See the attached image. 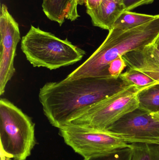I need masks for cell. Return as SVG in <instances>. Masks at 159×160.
I'll return each instance as SVG.
<instances>
[{
  "mask_svg": "<svg viewBox=\"0 0 159 160\" xmlns=\"http://www.w3.org/2000/svg\"><path fill=\"white\" fill-rule=\"evenodd\" d=\"M120 78H87L46 83L39 100L44 114L58 129L85 109L128 86Z\"/></svg>",
  "mask_w": 159,
  "mask_h": 160,
  "instance_id": "1",
  "label": "cell"
},
{
  "mask_svg": "<svg viewBox=\"0 0 159 160\" xmlns=\"http://www.w3.org/2000/svg\"><path fill=\"white\" fill-rule=\"evenodd\" d=\"M159 37V14L153 20L135 28H113L91 56L65 79L111 78L108 72V66L111 62L130 52L153 44Z\"/></svg>",
  "mask_w": 159,
  "mask_h": 160,
  "instance_id": "2",
  "label": "cell"
},
{
  "mask_svg": "<svg viewBox=\"0 0 159 160\" xmlns=\"http://www.w3.org/2000/svg\"><path fill=\"white\" fill-rule=\"evenodd\" d=\"M21 48L34 67L55 70L81 61L86 52L68 40L31 25L22 38Z\"/></svg>",
  "mask_w": 159,
  "mask_h": 160,
  "instance_id": "3",
  "label": "cell"
},
{
  "mask_svg": "<svg viewBox=\"0 0 159 160\" xmlns=\"http://www.w3.org/2000/svg\"><path fill=\"white\" fill-rule=\"evenodd\" d=\"M1 155L26 160L36 144L31 118L5 98L0 100Z\"/></svg>",
  "mask_w": 159,
  "mask_h": 160,
  "instance_id": "4",
  "label": "cell"
},
{
  "mask_svg": "<svg viewBox=\"0 0 159 160\" xmlns=\"http://www.w3.org/2000/svg\"><path fill=\"white\" fill-rule=\"evenodd\" d=\"M145 89L134 85L125 87L83 110L69 124L106 131L125 115L139 108L138 94Z\"/></svg>",
  "mask_w": 159,
  "mask_h": 160,
  "instance_id": "5",
  "label": "cell"
},
{
  "mask_svg": "<svg viewBox=\"0 0 159 160\" xmlns=\"http://www.w3.org/2000/svg\"><path fill=\"white\" fill-rule=\"evenodd\" d=\"M58 130L64 142L84 159L119 148H132L131 144L108 131L97 130L71 124Z\"/></svg>",
  "mask_w": 159,
  "mask_h": 160,
  "instance_id": "6",
  "label": "cell"
},
{
  "mask_svg": "<svg viewBox=\"0 0 159 160\" xmlns=\"http://www.w3.org/2000/svg\"><path fill=\"white\" fill-rule=\"evenodd\" d=\"M106 131L129 144L159 145V120L139 108L125 115Z\"/></svg>",
  "mask_w": 159,
  "mask_h": 160,
  "instance_id": "7",
  "label": "cell"
},
{
  "mask_svg": "<svg viewBox=\"0 0 159 160\" xmlns=\"http://www.w3.org/2000/svg\"><path fill=\"white\" fill-rule=\"evenodd\" d=\"M0 34V95L2 96L5 91L7 84L16 72L14 59L21 39L18 23L4 4L1 8Z\"/></svg>",
  "mask_w": 159,
  "mask_h": 160,
  "instance_id": "8",
  "label": "cell"
},
{
  "mask_svg": "<svg viewBox=\"0 0 159 160\" xmlns=\"http://www.w3.org/2000/svg\"><path fill=\"white\" fill-rule=\"evenodd\" d=\"M154 43L130 52L122 57L129 68L143 73L159 82V58L154 49Z\"/></svg>",
  "mask_w": 159,
  "mask_h": 160,
  "instance_id": "9",
  "label": "cell"
},
{
  "mask_svg": "<svg viewBox=\"0 0 159 160\" xmlns=\"http://www.w3.org/2000/svg\"><path fill=\"white\" fill-rule=\"evenodd\" d=\"M124 11L122 0H102L98 8L87 14L91 18L93 26L109 31Z\"/></svg>",
  "mask_w": 159,
  "mask_h": 160,
  "instance_id": "10",
  "label": "cell"
},
{
  "mask_svg": "<svg viewBox=\"0 0 159 160\" xmlns=\"http://www.w3.org/2000/svg\"><path fill=\"white\" fill-rule=\"evenodd\" d=\"M71 0H43L42 7L45 15L61 26L67 17Z\"/></svg>",
  "mask_w": 159,
  "mask_h": 160,
  "instance_id": "11",
  "label": "cell"
},
{
  "mask_svg": "<svg viewBox=\"0 0 159 160\" xmlns=\"http://www.w3.org/2000/svg\"><path fill=\"white\" fill-rule=\"evenodd\" d=\"M158 15H147L125 10L118 18L113 28L126 29L135 28L153 20Z\"/></svg>",
  "mask_w": 159,
  "mask_h": 160,
  "instance_id": "12",
  "label": "cell"
},
{
  "mask_svg": "<svg viewBox=\"0 0 159 160\" xmlns=\"http://www.w3.org/2000/svg\"><path fill=\"white\" fill-rule=\"evenodd\" d=\"M139 108L148 112L159 111V84L146 88L138 94Z\"/></svg>",
  "mask_w": 159,
  "mask_h": 160,
  "instance_id": "13",
  "label": "cell"
},
{
  "mask_svg": "<svg viewBox=\"0 0 159 160\" xmlns=\"http://www.w3.org/2000/svg\"><path fill=\"white\" fill-rule=\"evenodd\" d=\"M127 85H134L142 88H147L159 84L147 75L137 70L129 68L119 77Z\"/></svg>",
  "mask_w": 159,
  "mask_h": 160,
  "instance_id": "14",
  "label": "cell"
},
{
  "mask_svg": "<svg viewBox=\"0 0 159 160\" xmlns=\"http://www.w3.org/2000/svg\"><path fill=\"white\" fill-rule=\"evenodd\" d=\"M131 160H159V145L134 143H132Z\"/></svg>",
  "mask_w": 159,
  "mask_h": 160,
  "instance_id": "15",
  "label": "cell"
},
{
  "mask_svg": "<svg viewBox=\"0 0 159 160\" xmlns=\"http://www.w3.org/2000/svg\"><path fill=\"white\" fill-rule=\"evenodd\" d=\"M132 153V148H125L92 156L84 160H131Z\"/></svg>",
  "mask_w": 159,
  "mask_h": 160,
  "instance_id": "16",
  "label": "cell"
},
{
  "mask_svg": "<svg viewBox=\"0 0 159 160\" xmlns=\"http://www.w3.org/2000/svg\"><path fill=\"white\" fill-rule=\"evenodd\" d=\"M127 66V63L122 56H119L118 58L111 62L109 65L108 74L111 78H119V76Z\"/></svg>",
  "mask_w": 159,
  "mask_h": 160,
  "instance_id": "17",
  "label": "cell"
},
{
  "mask_svg": "<svg viewBox=\"0 0 159 160\" xmlns=\"http://www.w3.org/2000/svg\"><path fill=\"white\" fill-rule=\"evenodd\" d=\"M85 4V0H71L69 12L66 19L74 21L79 17L77 12V6Z\"/></svg>",
  "mask_w": 159,
  "mask_h": 160,
  "instance_id": "18",
  "label": "cell"
},
{
  "mask_svg": "<svg viewBox=\"0 0 159 160\" xmlns=\"http://www.w3.org/2000/svg\"><path fill=\"white\" fill-rule=\"evenodd\" d=\"M155 0H123L125 10L130 11L138 7L152 3Z\"/></svg>",
  "mask_w": 159,
  "mask_h": 160,
  "instance_id": "19",
  "label": "cell"
},
{
  "mask_svg": "<svg viewBox=\"0 0 159 160\" xmlns=\"http://www.w3.org/2000/svg\"><path fill=\"white\" fill-rule=\"evenodd\" d=\"M102 2V0H85V4L87 7V13L97 9Z\"/></svg>",
  "mask_w": 159,
  "mask_h": 160,
  "instance_id": "20",
  "label": "cell"
},
{
  "mask_svg": "<svg viewBox=\"0 0 159 160\" xmlns=\"http://www.w3.org/2000/svg\"><path fill=\"white\" fill-rule=\"evenodd\" d=\"M154 49L159 58V37L154 43Z\"/></svg>",
  "mask_w": 159,
  "mask_h": 160,
  "instance_id": "21",
  "label": "cell"
},
{
  "mask_svg": "<svg viewBox=\"0 0 159 160\" xmlns=\"http://www.w3.org/2000/svg\"><path fill=\"white\" fill-rule=\"evenodd\" d=\"M151 115L155 118H157V119L159 120V111L158 112H155L151 113Z\"/></svg>",
  "mask_w": 159,
  "mask_h": 160,
  "instance_id": "22",
  "label": "cell"
},
{
  "mask_svg": "<svg viewBox=\"0 0 159 160\" xmlns=\"http://www.w3.org/2000/svg\"><path fill=\"white\" fill-rule=\"evenodd\" d=\"M0 160H13L10 158H8V157H6V156H3V155H1V157H0Z\"/></svg>",
  "mask_w": 159,
  "mask_h": 160,
  "instance_id": "23",
  "label": "cell"
},
{
  "mask_svg": "<svg viewBox=\"0 0 159 160\" xmlns=\"http://www.w3.org/2000/svg\"><path fill=\"white\" fill-rule=\"evenodd\" d=\"M122 1H123V0H122Z\"/></svg>",
  "mask_w": 159,
  "mask_h": 160,
  "instance_id": "24",
  "label": "cell"
}]
</instances>
